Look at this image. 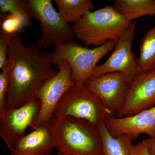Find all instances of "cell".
I'll list each match as a JSON object with an SVG mask.
<instances>
[{
	"label": "cell",
	"mask_w": 155,
	"mask_h": 155,
	"mask_svg": "<svg viewBox=\"0 0 155 155\" xmlns=\"http://www.w3.org/2000/svg\"><path fill=\"white\" fill-rule=\"evenodd\" d=\"M5 35L9 42L10 71L7 112L36 99L41 87L58 72L51 67V53L42 51L37 42L25 46L17 33Z\"/></svg>",
	"instance_id": "1"
},
{
	"label": "cell",
	"mask_w": 155,
	"mask_h": 155,
	"mask_svg": "<svg viewBox=\"0 0 155 155\" xmlns=\"http://www.w3.org/2000/svg\"><path fill=\"white\" fill-rule=\"evenodd\" d=\"M47 125L59 151L70 155H101V134L91 122L71 116H53Z\"/></svg>",
	"instance_id": "2"
},
{
	"label": "cell",
	"mask_w": 155,
	"mask_h": 155,
	"mask_svg": "<svg viewBox=\"0 0 155 155\" xmlns=\"http://www.w3.org/2000/svg\"><path fill=\"white\" fill-rule=\"evenodd\" d=\"M107 5L89 12L72 26L75 36L85 46H101L109 41H118L132 25Z\"/></svg>",
	"instance_id": "3"
},
{
	"label": "cell",
	"mask_w": 155,
	"mask_h": 155,
	"mask_svg": "<svg viewBox=\"0 0 155 155\" xmlns=\"http://www.w3.org/2000/svg\"><path fill=\"white\" fill-rule=\"evenodd\" d=\"M117 41H109L101 46L90 49L75 41L56 45L52 54V65L66 61L72 69L71 79L75 84H85L97 64L114 50Z\"/></svg>",
	"instance_id": "4"
},
{
	"label": "cell",
	"mask_w": 155,
	"mask_h": 155,
	"mask_svg": "<svg viewBox=\"0 0 155 155\" xmlns=\"http://www.w3.org/2000/svg\"><path fill=\"white\" fill-rule=\"evenodd\" d=\"M53 116L85 119L97 127L115 117L85 84H75L70 87L58 104Z\"/></svg>",
	"instance_id": "5"
},
{
	"label": "cell",
	"mask_w": 155,
	"mask_h": 155,
	"mask_svg": "<svg viewBox=\"0 0 155 155\" xmlns=\"http://www.w3.org/2000/svg\"><path fill=\"white\" fill-rule=\"evenodd\" d=\"M32 18L40 22L42 34L37 43L41 49L74 40L72 27L69 26L53 7L51 0H28Z\"/></svg>",
	"instance_id": "6"
},
{
	"label": "cell",
	"mask_w": 155,
	"mask_h": 155,
	"mask_svg": "<svg viewBox=\"0 0 155 155\" xmlns=\"http://www.w3.org/2000/svg\"><path fill=\"white\" fill-rule=\"evenodd\" d=\"M58 73L41 87L36 96L40 102L38 115L29 127L31 130L47 125L53 118L54 112L64 95L75 83L71 79L72 69L63 61L57 65Z\"/></svg>",
	"instance_id": "7"
},
{
	"label": "cell",
	"mask_w": 155,
	"mask_h": 155,
	"mask_svg": "<svg viewBox=\"0 0 155 155\" xmlns=\"http://www.w3.org/2000/svg\"><path fill=\"white\" fill-rule=\"evenodd\" d=\"M130 84L124 73L115 72L90 78L85 85L115 117L125 104Z\"/></svg>",
	"instance_id": "8"
},
{
	"label": "cell",
	"mask_w": 155,
	"mask_h": 155,
	"mask_svg": "<svg viewBox=\"0 0 155 155\" xmlns=\"http://www.w3.org/2000/svg\"><path fill=\"white\" fill-rule=\"evenodd\" d=\"M136 24V20L132 22L127 32L116 42L114 51L107 61L95 67L90 78L110 72H121L130 83L140 74L135 54L131 51Z\"/></svg>",
	"instance_id": "9"
},
{
	"label": "cell",
	"mask_w": 155,
	"mask_h": 155,
	"mask_svg": "<svg viewBox=\"0 0 155 155\" xmlns=\"http://www.w3.org/2000/svg\"><path fill=\"white\" fill-rule=\"evenodd\" d=\"M40 109V102L36 99L0 116V134L11 151L26 134L25 131L37 117Z\"/></svg>",
	"instance_id": "10"
},
{
	"label": "cell",
	"mask_w": 155,
	"mask_h": 155,
	"mask_svg": "<svg viewBox=\"0 0 155 155\" xmlns=\"http://www.w3.org/2000/svg\"><path fill=\"white\" fill-rule=\"evenodd\" d=\"M155 105V70L140 73L130 82L123 107L116 118L130 117Z\"/></svg>",
	"instance_id": "11"
},
{
	"label": "cell",
	"mask_w": 155,
	"mask_h": 155,
	"mask_svg": "<svg viewBox=\"0 0 155 155\" xmlns=\"http://www.w3.org/2000/svg\"><path fill=\"white\" fill-rule=\"evenodd\" d=\"M105 125L114 137L127 134L134 140L142 134H146L155 140V106L130 117H113Z\"/></svg>",
	"instance_id": "12"
},
{
	"label": "cell",
	"mask_w": 155,
	"mask_h": 155,
	"mask_svg": "<svg viewBox=\"0 0 155 155\" xmlns=\"http://www.w3.org/2000/svg\"><path fill=\"white\" fill-rule=\"evenodd\" d=\"M55 148L49 128L45 125L32 129L20 139L10 155H50Z\"/></svg>",
	"instance_id": "13"
},
{
	"label": "cell",
	"mask_w": 155,
	"mask_h": 155,
	"mask_svg": "<svg viewBox=\"0 0 155 155\" xmlns=\"http://www.w3.org/2000/svg\"><path fill=\"white\" fill-rule=\"evenodd\" d=\"M97 127L102 143L101 155H130L134 145L129 134H123L114 137L108 131L105 123Z\"/></svg>",
	"instance_id": "14"
},
{
	"label": "cell",
	"mask_w": 155,
	"mask_h": 155,
	"mask_svg": "<svg viewBox=\"0 0 155 155\" xmlns=\"http://www.w3.org/2000/svg\"><path fill=\"white\" fill-rule=\"evenodd\" d=\"M112 7L130 22L143 16L155 15V0H116Z\"/></svg>",
	"instance_id": "15"
},
{
	"label": "cell",
	"mask_w": 155,
	"mask_h": 155,
	"mask_svg": "<svg viewBox=\"0 0 155 155\" xmlns=\"http://www.w3.org/2000/svg\"><path fill=\"white\" fill-rule=\"evenodd\" d=\"M59 13L67 23L74 24L94 8L90 0H55Z\"/></svg>",
	"instance_id": "16"
},
{
	"label": "cell",
	"mask_w": 155,
	"mask_h": 155,
	"mask_svg": "<svg viewBox=\"0 0 155 155\" xmlns=\"http://www.w3.org/2000/svg\"><path fill=\"white\" fill-rule=\"evenodd\" d=\"M137 63L140 73L155 70V26L149 30L142 40Z\"/></svg>",
	"instance_id": "17"
},
{
	"label": "cell",
	"mask_w": 155,
	"mask_h": 155,
	"mask_svg": "<svg viewBox=\"0 0 155 155\" xmlns=\"http://www.w3.org/2000/svg\"><path fill=\"white\" fill-rule=\"evenodd\" d=\"M0 10L2 14L9 12L21 18L25 27H32V18L30 15L28 1L0 0Z\"/></svg>",
	"instance_id": "18"
},
{
	"label": "cell",
	"mask_w": 155,
	"mask_h": 155,
	"mask_svg": "<svg viewBox=\"0 0 155 155\" xmlns=\"http://www.w3.org/2000/svg\"><path fill=\"white\" fill-rule=\"evenodd\" d=\"M24 26L22 19L11 14L1 15L0 31L5 35L17 33V31Z\"/></svg>",
	"instance_id": "19"
},
{
	"label": "cell",
	"mask_w": 155,
	"mask_h": 155,
	"mask_svg": "<svg viewBox=\"0 0 155 155\" xmlns=\"http://www.w3.org/2000/svg\"><path fill=\"white\" fill-rule=\"evenodd\" d=\"M10 71L9 68L2 70L0 74V116L6 112L7 96L8 91Z\"/></svg>",
	"instance_id": "20"
},
{
	"label": "cell",
	"mask_w": 155,
	"mask_h": 155,
	"mask_svg": "<svg viewBox=\"0 0 155 155\" xmlns=\"http://www.w3.org/2000/svg\"><path fill=\"white\" fill-rule=\"evenodd\" d=\"M9 42L6 35L0 31V69L2 70L8 69L9 60L8 58Z\"/></svg>",
	"instance_id": "21"
},
{
	"label": "cell",
	"mask_w": 155,
	"mask_h": 155,
	"mask_svg": "<svg viewBox=\"0 0 155 155\" xmlns=\"http://www.w3.org/2000/svg\"><path fill=\"white\" fill-rule=\"evenodd\" d=\"M130 155H150L146 139L134 145Z\"/></svg>",
	"instance_id": "22"
},
{
	"label": "cell",
	"mask_w": 155,
	"mask_h": 155,
	"mask_svg": "<svg viewBox=\"0 0 155 155\" xmlns=\"http://www.w3.org/2000/svg\"><path fill=\"white\" fill-rule=\"evenodd\" d=\"M150 155H155V140L149 138L146 139Z\"/></svg>",
	"instance_id": "23"
},
{
	"label": "cell",
	"mask_w": 155,
	"mask_h": 155,
	"mask_svg": "<svg viewBox=\"0 0 155 155\" xmlns=\"http://www.w3.org/2000/svg\"><path fill=\"white\" fill-rule=\"evenodd\" d=\"M56 155H70L67 154L65 153L61 152V151H58V152L57 153V154Z\"/></svg>",
	"instance_id": "24"
}]
</instances>
